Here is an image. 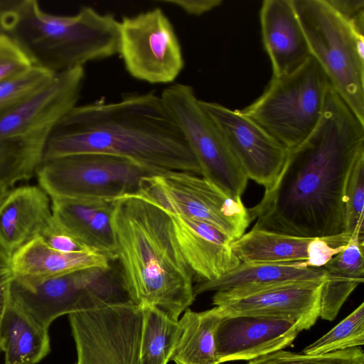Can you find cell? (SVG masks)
<instances>
[{
  "label": "cell",
  "instance_id": "37",
  "mask_svg": "<svg viewBox=\"0 0 364 364\" xmlns=\"http://www.w3.org/2000/svg\"><path fill=\"white\" fill-rule=\"evenodd\" d=\"M16 0H0V34H8Z\"/></svg>",
  "mask_w": 364,
  "mask_h": 364
},
{
  "label": "cell",
  "instance_id": "1",
  "mask_svg": "<svg viewBox=\"0 0 364 364\" xmlns=\"http://www.w3.org/2000/svg\"><path fill=\"white\" fill-rule=\"evenodd\" d=\"M363 152L364 123L330 85L317 127L248 209L252 228L311 238L345 232L346 185Z\"/></svg>",
  "mask_w": 364,
  "mask_h": 364
},
{
  "label": "cell",
  "instance_id": "36",
  "mask_svg": "<svg viewBox=\"0 0 364 364\" xmlns=\"http://www.w3.org/2000/svg\"><path fill=\"white\" fill-rule=\"evenodd\" d=\"M344 20L350 22L364 15L363 0H325Z\"/></svg>",
  "mask_w": 364,
  "mask_h": 364
},
{
  "label": "cell",
  "instance_id": "3",
  "mask_svg": "<svg viewBox=\"0 0 364 364\" xmlns=\"http://www.w3.org/2000/svg\"><path fill=\"white\" fill-rule=\"evenodd\" d=\"M111 220L117 272L132 302L156 308L178 321L196 296L193 275L170 215L134 193L113 200Z\"/></svg>",
  "mask_w": 364,
  "mask_h": 364
},
{
  "label": "cell",
  "instance_id": "11",
  "mask_svg": "<svg viewBox=\"0 0 364 364\" xmlns=\"http://www.w3.org/2000/svg\"><path fill=\"white\" fill-rule=\"evenodd\" d=\"M161 97L196 159L201 176L241 198L248 178L193 87L174 83L164 89Z\"/></svg>",
  "mask_w": 364,
  "mask_h": 364
},
{
  "label": "cell",
  "instance_id": "34",
  "mask_svg": "<svg viewBox=\"0 0 364 364\" xmlns=\"http://www.w3.org/2000/svg\"><path fill=\"white\" fill-rule=\"evenodd\" d=\"M11 255L0 245V326L4 314L10 302L11 286L15 277L11 266Z\"/></svg>",
  "mask_w": 364,
  "mask_h": 364
},
{
  "label": "cell",
  "instance_id": "17",
  "mask_svg": "<svg viewBox=\"0 0 364 364\" xmlns=\"http://www.w3.org/2000/svg\"><path fill=\"white\" fill-rule=\"evenodd\" d=\"M326 279L322 267H309L304 261L286 263H245L220 278L195 283V296L215 291L212 301H222L247 296L285 284Z\"/></svg>",
  "mask_w": 364,
  "mask_h": 364
},
{
  "label": "cell",
  "instance_id": "29",
  "mask_svg": "<svg viewBox=\"0 0 364 364\" xmlns=\"http://www.w3.org/2000/svg\"><path fill=\"white\" fill-rule=\"evenodd\" d=\"M247 364H364V353L359 347L314 355L279 350Z\"/></svg>",
  "mask_w": 364,
  "mask_h": 364
},
{
  "label": "cell",
  "instance_id": "31",
  "mask_svg": "<svg viewBox=\"0 0 364 364\" xmlns=\"http://www.w3.org/2000/svg\"><path fill=\"white\" fill-rule=\"evenodd\" d=\"M345 232L352 234L364 222V152L360 154L349 173L344 194Z\"/></svg>",
  "mask_w": 364,
  "mask_h": 364
},
{
  "label": "cell",
  "instance_id": "7",
  "mask_svg": "<svg viewBox=\"0 0 364 364\" xmlns=\"http://www.w3.org/2000/svg\"><path fill=\"white\" fill-rule=\"evenodd\" d=\"M330 85L323 69L311 56L297 70L272 76L263 94L241 111L290 151L317 127Z\"/></svg>",
  "mask_w": 364,
  "mask_h": 364
},
{
  "label": "cell",
  "instance_id": "20",
  "mask_svg": "<svg viewBox=\"0 0 364 364\" xmlns=\"http://www.w3.org/2000/svg\"><path fill=\"white\" fill-rule=\"evenodd\" d=\"M53 217L91 251L115 261L117 249L112 227L113 200L50 198Z\"/></svg>",
  "mask_w": 364,
  "mask_h": 364
},
{
  "label": "cell",
  "instance_id": "9",
  "mask_svg": "<svg viewBox=\"0 0 364 364\" xmlns=\"http://www.w3.org/2000/svg\"><path fill=\"white\" fill-rule=\"evenodd\" d=\"M136 194L168 214L208 223L232 242L241 237L252 222L241 198L232 197L200 175L171 172L144 176Z\"/></svg>",
  "mask_w": 364,
  "mask_h": 364
},
{
  "label": "cell",
  "instance_id": "21",
  "mask_svg": "<svg viewBox=\"0 0 364 364\" xmlns=\"http://www.w3.org/2000/svg\"><path fill=\"white\" fill-rule=\"evenodd\" d=\"M52 215L51 199L39 186L9 189L0 202V245L12 255L38 237Z\"/></svg>",
  "mask_w": 364,
  "mask_h": 364
},
{
  "label": "cell",
  "instance_id": "12",
  "mask_svg": "<svg viewBox=\"0 0 364 364\" xmlns=\"http://www.w3.org/2000/svg\"><path fill=\"white\" fill-rule=\"evenodd\" d=\"M119 24V52L125 69L136 80L151 84L173 82L184 67L181 46L169 18L156 7Z\"/></svg>",
  "mask_w": 364,
  "mask_h": 364
},
{
  "label": "cell",
  "instance_id": "6",
  "mask_svg": "<svg viewBox=\"0 0 364 364\" xmlns=\"http://www.w3.org/2000/svg\"><path fill=\"white\" fill-rule=\"evenodd\" d=\"M311 56L364 123V31L352 29L325 0H292Z\"/></svg>",
  "mask_w": 364,
  "mask_h": 364
},
{
  "label": "cell",
  "instance_id": "2",
  "mask_svg": "<svg viewBox=\"0 0 364 364\" xmlns=\"http://www.w3.org/2000/svg\"><path fill=\"white\" fill-rule=\"evenodd\" d=\"M82 153L126 159L151 176L171 172L201 176L181 129L154 92L72 108L50 135L43 163Z\"/></svg>",
  "mask_w": 364,
  "mask_h": 364
},
{
  "label": "cell",
  "instance_id": "28",
  "mask_svg": "<svg viewBox=\"0 0 364 364\" xmlns=\"http://www.w3.org/2000/svg\"><path fill=\"white\" fill-rule=\"evenodd\" d=\"M364 343V303L326 334L307 346L306 355H322L363 346Z\"/></svg>",
  "mask_w": 364,
  "mask_h": 364
},
{
  "label": "cell",
  "instance_id": "18",
  "mask_svg": "<svg viewBox=\"0 0 364 364\" xmlns=\"http://www.w3.org/2000/svg\"><path fill=\"white\" fill-rule=\"evenodd\" d=\"M168 215L194 284L217 279L240 264L230 247L232 240L224 233L204 222Z\"/></svg>",
  "mask_w": 364,
  "mask_h": 364
},
{
  "label": "cell",
  "instance_id": "38",
  "mask_svg": "<svg viewBox=\"0 0 364 364\" xmlns=\"http://www.w3.org/2000/svg\"><path fill=\"white\" fill-rule=\"evenodd\" d=\"M9 190V189L6 188V187L0 186V202L4 198Z\"/></svg>",
  "mask_w": 364,
  "mask_h": 364
},
{
  "label": "cell",
  "instance_id": "23",
  "mask_svg": "<svg viewBox=\"0 0 364 364\" xmlns=\"http://www.w3.org/2000/svg\"><path fill=\"white\" fill-rule=\"evenodd\" d=\"M111 262L95 252H63L48 246L37 237L11 255L15 275L50 277L90 268H107Z\"/></svg>",
  "mask_w": 364,
  "mask_h": 364
},
{
  "label": "cell",
  "instance_id": "26",
  "mask_svg": "<svg viewBox=\"0 0 364 364\" xmlns=\"http://www.w3.org/2000/svg\"><path fill=\"white\" fill-rule=\"evenodd\" d=\"M223 316L217 306L200 312L187 309L178 319L182 333L171 360L175 364H220L215 333Z\"/></svg>",
  "mask_w": 364,
  "mask_h": 364
},
{
  "label": "cell",
  "instance_id": "24",
  "mask_svg": "<svg viewBox=\"0 0 364 364\" xmlns=\"http://www.w3.org/2000/svg\"><path fill=\"white\" fill-rule=\"evenodd\" d=\"M4 364H37L50 352L48 329L11 299L0 326Z\"/></svg>",
  "mask_w": 364,
  "mask_h": 364
},
{
  "label": "cell",
  "instance_id": "25",
  "mask_svg": "<svg viewBox=\"0 0 364 364\" xmlns=\"http://www.w3.org/2000/svg\"><path fill=\"white\" fill-rule=\"evenodd\" d=\"M311 237L252 228L230 243L240 262L286 263L305 261Z\"/></svg>",
  "mask_w": 364,
  "mask_h": 364
},
{
  "label": "cell",
  "instance_id": "19",
  "mask_svg": "<svg viewBox=\"0 0 364 364\" xmlns=\"http://www.w3.org/2000/svg\"><path fill=\"white\" fill-rule=\"evenodd\" d=\"M259 16L273 77L297 70L311 56L292 0H264Z\"/></svg>",
  "mask_w": 364,
  "mask_h": 364
},
{
  "label": "cell",
  "instance_id": "4",
  "mask_svg": "<svg viewBox=\"0 0 364 364\" xmlns=\"http://www.w3.org/2000/svg\"><path fill=\"white\" fill-rule=\"evenodd\" d=\"M8 34L33 65L53 74L119 52V21L90 6L58 16L44 12L36 0H16Z\"/></svg>",
  "mask_w": 364,
  "mask_h": 364
},
{
  "label": "cell",
  "instance_id": "5",
  "mask_svg": "<svg viewBox=\"0 0 364 364\" xmlns=\"http://www.w3.org/2000/svg\"><path fill=\"white\" fill-rule=\"evenodd\" d=\"M83 67L58 73L46 85L0 107V186L8 189L36 175L48 141L80 99Z\"/></svg>",
  "mask_w": 364,
  "mask_h": 364
},
{
  "label": "cell",
  "instance_id": "22",
  "mask_svg": "<svg viewBox=\"0 0 364 364\" xmlns=\"http://www.w3.org/2000/svg\"><path fill=\"white\" fill-rule=\"evenodd\" d=\"M364 235L351 234L346 248L323 266L326 271L319 317L333 321L355 289L364 282Z\"/></svg>",
  "mask_w": 364,
  "mask_h": 364
},
{
  "label": "cell",
  "instance_id": "33",
  "mask_svg": "<svg viewBox=\"0 0 364 364\" xmlns=\"http://www.w3.org/2000/svg\"><path fill=\"white\" fill-rule=\"evenodd\" d=\"M38 237H41L48 246L60 252H81L91 251L62 227L53 215Z\"/></svg>",
  "mask_w": 364,
  "mask_h": 364
},
{
  "label": "cell",
  "instance_id": "8",
  "mask_svg": "<svg viewBox=\"0 0 364 364\" xmlns=\"http://www.w3.org/2000/svg\"><path fill=\"white\" fill-rule=\"evenodd\" d=\"M10 299L48 329L65 314L108 304L134 305L112 265L50 277L15 275Z\"/></svg>",
  "mask_w": 364,
  "mask_h": 364
},
{
  "label": "cell",
  "instance_id": "10",
  "mask_svg": "<svg viewBox=\"0 0 364 364\" xmlns=\"http://www.w3.org/2000/svg\"><path fill=\"white\" fill-rule=\"evenodd\" d=\"M38 186L50 198L113 200L136 193L143 177L134 163L100 153H82L43 162L37 171Z\"/></svg>",
  "mask_w": 364,
  "mask_h": 364
},
{
  "label": "cell",
  "instance_id": "14",
  "mask_svg": "<svg viewBox=\"0 0 364 364\" xmlns=\"http://www.w3.org/2000/svg\"><path fill=\"white\" fill-rule=\"evenodd\" d=\"M248 179L269 189L276 181L289 150L241 110L200 100Z\"/></svg>",
  "mask_w": 364,
  "mask_h": 364
},
{
  "label": "cell",
  "instance_id": "32",
  "mask_svg": "<svg viewBox=\"0 0 364 364\" xmlns=\"http://www.w3.org/2000/svg\"><path fill=\"white\" fill-rule=\"evenodd\" d=\"M29 58L6 33L0 34V80L31 67Z\"/></svg>",
  "mask_w": 364,
  "mask_h": 364
},
{
  "label": "cell",
  "instance_id": "15",
  "mask_svg": "<svg viewBox=\"0 0 364 364\" xmlns=\"http://www.w3.org/2000/svg\"><path fill=\"white\" fill-rule=\"evenodd\" d=\"M325 280L285 284L247 296L213 301L225 316H250L284 319L299 329L314 325L320 313V299Z\"/></svg>",
  "mask_w": 364,
  "mask_h": 364
},
{
  "label": "cell",
  "instance_id": "27",
  "mask_svg": "<svg viewBox=\"0 0 364 364\" xmlns=\"http://www.w3.org/2000/svg\"><path fill=\"white\" fill-rule=\"evenodd\" d=\"M141 307L143 317L139 364H168L182 333L179 321L156 308Z\"/></svg>",
  "mask_w": 364,
  "mask_h": 364
},
{
  "label": "cell",
  "instance_id": "16",
  "mask_svg": "<svg viewBox=\"0 0 364 364\" xmlns=\"http://www.w3.org/2000/svg\"><path fill=\"white\" fill-rule=\"evenodd\" d=\"M301 330L292 321L250 316H223L215 333L219 362L253 360L291 344Z\"/></svg>",
  "mask_w": 364,
  "mask_h": 364
},
{
  "label": "cell",
  "instance_id": "30",
  "mask_svg": "<svg viewBox=\"0 0 364 364\" xmlns=\"http://www.w3.org/2000/svg\"><path fill=\"white\" fill-rule=\"evenodd\" d=\"M55 74L32 65L0 80V107L24 98L48 83Z\"/></svg>",
  "mask_w": 364,
  "mask_h": 364
},
{
  "label": "cell",
  "instance_id": "35",
  "mask_svg": "<svg viewBox=\"0 0 364 364\" xmlns=\"http://www.w3.org/2000/svg\"><path fill=\"white\" fill-rule=\"evenodd\" d=\"M161 3L175 5L188 15L200 16L219 6L221 0H161Z\"/></svg>",
  "mask_w": 364,
  "mask_h": 364
},
{
  "label": "cell",
  "instance_id": "13",
  "mask_svg": "<svg viewBox=\"0 0 364 364\" xmlns=\"http://www.w3.org/2000/svg\"><path fill=\"white\" fill-rule=\"evenodd\" d=\"M142 309L108 304L68 315L76 364H139Z\"/></svg>",
  "mask_w": 364,
  "mask_h": 364
}]
</instances>
